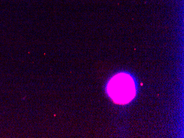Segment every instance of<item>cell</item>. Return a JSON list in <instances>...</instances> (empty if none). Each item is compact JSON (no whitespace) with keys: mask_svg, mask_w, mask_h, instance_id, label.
Wrapping results in <instances>:
<instances>
[{"mask_svg":"<svg viewBox=\"0 0 184 138\" xmlns=\"http://www.w3.org/2000/svg\"><path fill=\"white\" fill-rule=\"evenodd\" d=\"M107 92L113 100L118 103L125 104L135 95V85L129 75L121 73L114 76L107 85Z\"/></svg>","mask_w":184,"mask_h":138,"instance_id":"1","label":"cell"}]
</instances>
